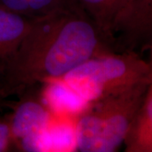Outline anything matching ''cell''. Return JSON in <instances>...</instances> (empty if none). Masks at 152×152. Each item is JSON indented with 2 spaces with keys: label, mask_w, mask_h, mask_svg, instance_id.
I'll return each instance as SVG.
<instances>
[{
  "label": "cell",
  "mask_w": 152,
  "mask_h": 152,
  "mask_svg": "<svg viewBox=\"0 0 152 152\" xmlns=\"http://www.w3.org/2000/svg\"><path fill=\"white\" fill-rule=\"evenodd\" d=\"M146 48H149L150 49V52H151V61H150V63L151 64V65H152V40L149 42V43L147 44V46H146Z\"/></svg>",
  "instance_id": "cell-13"
},
{
  "label": "cell",
  "mask_w": 152,
  "mask_h": 152,
  "mask_svg": "<svg viewBox=\"0 0 152 152\" xmlns=\"http://www.w3.org/2000/svg\"><path fill=\"white\" fill-rule=\"evenodd\" d=\"M13 145L10 117L0 118V152L8 151Z\"/></svg>",
  "instance_id": "cell-12"
},
{
  "label": "cell",
  "mask_w": 152,
  "mask_h": 152,
  "mask_svg": "<svg viewBox=\"0 0 152 152\" xmlns=\"http://www.w3.org/2000/svg\"><path fill=\"white\" fill-rule=\"evenodd\" d=\"M60 78L92 103L152 81V65L134 51L110 52L85 61Z\"/></svg>",
  "instance_id": "cell-3"
},
{
  "label": "cell",
  "mask_w": 152,
  "mask_h": 152,
  "mask_svg": "<svg viewBox=\"0 0 152 152\" xmlns=\"http://www.w3.org/2000/svg\"><path fill=\"white\" fill-rule=\"evenodd\" d=\"M77 119L53 115L23 151H78Z\"/></svg>",
  "instance_id": "cell-6"
},
{
  "label": "cell",
  "mask_w": 152,
  "mask_h": 152,
  "mask_svg": "<svg viewBox=\"0 0 152 152\" xmlns=\"http://www.w3.org/2000/svg\"><path fill=\"white\" fill-rule=\"evenodd\" d=\"M63 4V0H0V7L31 19L44 16Z\"/></svg>",
  "instance_id": "cell-11"
},
{
  "label": "cell",
  "mask_w": 152,
  "mask_h": 152,
  "mask_svg": "<svg viewBox=\"0 0 152 152\" xmlns=\"http://www.w3.org/2000/svg\"><path fill=\"white\" fill-rule=\"evenodd\" d=\"M124 143L127 152H152V81Z\"/></svg>",
  "instance_id": "cell-8"
},
{
  "label": "cell",
  "mask_w": 152,
  "mask_h": 152,
  "mask_svg": "<svg viewBox=\"0 0 152 152\" xmlns=\"http://www.w3.org/2000/svg\"><path fill=\"white\" fill-rule=\"evenodd\" d=\"M151 82L91 104L77 119L78 151H116L124 141Z\"/></svg>",
  "instance_id": "cell-2"
},
{
  "label": "cell",
  "mask_w": 152,
  "mask_h": 152,
  "mask_svg": "<svg viewBox=\"0 0 152 152\" xmlns=\"http://www.w3.org/2000/svg\"><path fill=\"white\" fill-rule=\"evenodd\" d=\"M41 84L40 99L53 115L79 118L91 104L60 77L46 79Z\"/></svg>",
  "instance_id": "cell-7"
},
{
  "label": "cell",
  "mask_w": 152,
  "mask_h": 152,
  "mask_svg": "<svg viewBox=\"0 0 152 152\" xmlns=\"http://www.w3.org/2000/svg\"><path fill=\"white\" fill-rule=\"evenodd\" d=\"M53 116L40 96L21 98L15 105L10 116L14 145L23 151L28 142L48 124Z\"/></svg>",
  "instance_id": "cell-5"
},
{
  "label": "cell",
  "mask_w": 152,
  "mask_h": 152,
  "mask_svg": "<svg viewBox=\"0 0 152 152\" xmlns=\"http://www.w3.org/2000/svg\"><path fill=\"white\" fill-rule=\"evenodd\" d=\"M77 2L113 45V22L128 0H77Z\"/></svg>",
  "instance_id": "cell-10"
},
{
  "label": "cell",
  "mask_w": 152,
  "mask_h": 152,
  "mask_svg": "<svg viewBox=\"0 0 152 152\" xmlns=\"http://www.w3.org/2000/svg\"><path fill=\"white\" fill-rule=\"evenodd\" d=\"M110 52L112 44L81 7L64 4L35 19L0 69V94L4 99L21 95L46 79L65 75L85 61Z\"/></svg>",
  "instance_id": "cell-1"
},
{
  "label": "cell",
  "mask_w": 152,
  "mask_h": 152,
  "mask_svg": "<svg viewBox=\"0 0 152 152\" xmlns=\"http://www.w3.org/2000/svg\"><path fill=\"white\" fill-rule=\"evenodd\" d=\"M116 35L114 43L118 42L124 51L146 47L152 40V0H128L113 22V40Z\"/></svg>",
  "instance_id": "cell-4"
},
{
  "label": "cell",
  "mask_w": 152,
  "mask_h": 152,
  "mask_svg": "<svg viewBox=\"0 0 152 152\" xmlns=\"http://www.w3.org/2000/svg\"><path fill=\"white\" fill-rule=\"evenodd\" d=\"M34 20L0 7V69L15 53Z\"/></svg>",
  "instance_id": "cell-9"
},
{
  "label": "cell",
  "mask_w": 152,
  "mask_h": 152,
  "mask_svg": "<svg viewBox=\"0 0 152 152\" xmlns=\"http://www.w3.org/2000/svg\"><path fill=\"white\" fill-rule=\"evenodd\" d=\"M4 98L3 97V96H2V95L0 94V104H1L2 102H4Z\"/></svg>",
  "instance_id": "cell-14"
}]
</instances>
